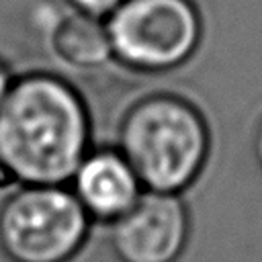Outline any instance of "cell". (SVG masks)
I'll list each match as a JSON object with an SVG mask.
<instances>
[{"label": "cell", "instance_id": "3957f363", "mask_svg": "<svg viewBox=\"0 0 262 262\" xmlns=\"http://www.w3.org/2000/svg\"><path fill=\"white\" fill-rule=\"evenodd\" d=\"M90 225L68 184L16 186L0 205V250L10 262H70Z\"/></svg>", "mask_w": 262, "mask_h": 262}, {"label": "cell", "instance_id": "6da1fadb", "mask_svg": "<svg viewBox=\"0 0 262 262\" xmlns=\"http://www.w3.org/2000/svg\"><path fill=\"white\" fill-rule=\"evenodd\" d=\"M82 94L61 76H18L0 104V174L16 186L68 184L92 149Z\"/></svg>", "mask_w": 262, "mask_h": 262}, {"label": "cell", "instance_id": "9c48e42d", "mask_svg": "<svg viewBox=\"0 0 262 262\" xmlns=\"http://www.w3.org/2000/svg\"><path fill=\"white\" fill-rule=\"evenodd\" d=\"M14 80H16V76H12V72L8 70V66L0 61V104H2V100L6 98V94L10 92Z\"/></svg>", "mask_w": 262, "mask_h": 262}, {"label": "cell", "instance_id": "8992f818", "mask_svg": "<svg viewBox=\"0 0 262 262\" xmlns=\"http://www.w3.org/2000/svg\"><path fill=\"white\" fill-rule=\"evenodd\" d=\"M68 186L90 221L104 225L121 219L145 190L119 147L90 149Z\"/></svg>", "mask_w": 262, "mask_h": 262}, {"label": "cell", "instance_id": "5b68a950", "mask_svg": "<svg viewBox=\"0 0 262 262\" xmlns=\"http://www.w3.org/2000/svg\"><path fill=\"white\" fill-rule=\"evenodd\" d=\"M190 237L182 194L143 190L139 201L108 225V244L119 262H176Z\"/></svg>", "mask_w": 262, "mask_h": 262}, {"label": "cell", "instance_id": "ba28073f", "mask_svg": "<svg viewBox=\"0 0 262 262\" xmlns=\"http://www.w3.org/2000/svg\"><path fill=\"white\" fill-rule=\"evenodd\" d=\"M66 2L76 12H82V14L104 20L115 8L121 6L123 0H66Z\"/></svg>", "mask_w": 262, "mask_h": 262}, {"label": "cell", "instance_id": "30bf717a", "mask_svg": "<svg viewBox=\"0 0 262 262\" xmlns=\"http://www.w3.org/2000/svg\"><path fill=\"white\" fill-rule=\"evenodd\" d=\"M252 154L254 160L258 164V168L262 170V119L258 121L256 129H254V137H252Z\"/></svg>", "mask_w": 262, "mask_h": 262}, {"label": "cell", "instance_id": "277c9868", "mask_svg": "<svg viewBox=\"0 0 262 262\" xmlns=\"http://www.w3.org/2000/svg\"><path fill=\"white\" fill-rule=\"evenodd\" d=\"M104 29L113 59L137 74L178 70L203 41V16L192 0H123Z\"/></svg>", "mask_w": 262, "mask_h": 262}, {"label": "cell", "instance_id": "52a82bcc", "mask_svg": "<svg viewBox=\"0 0 262 262\" xmlns=\"http://www.w3.org/2000/svg\"><path fill=\"white\" fill-rule=\"evenodd\" d=\"M51 53L74 70H94L113 59L104 20L72 10L49 33Z\"/></svg>", "mask_w": 262, "mask_h": 262}, {"label": "cell", "instance_id": "7a4b0ae2", "mask_svg": "<svg viewBox=\"0 0 262 262\" xmlns=\"http://www.w3.org/2000/svg\"><path fill=\"white\" fill-rule=\"evenodd\" d=\"M117 147L145 190L182 194L209 162L211 129L188 98L154 92L123 113Z\"/></svg>", "mask_w": 262, "mask_h": 262}]
</instances>
